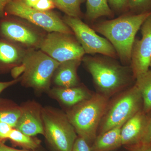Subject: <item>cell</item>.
<instances>
[{"label": "cell", "instance_id": "6da1fadb", "mask_svg": "<svg viewBox=\"0 0 151 151\" xmlns=\"http://www.w3.org/2000/svg\"><path fill=\"white\" fill-rule=\"evenodd\" d=\"M151 12L120 17L106 21L95 27L113 45L121 59L127 62L132 58L135 35Z\"/></svg>", "mask_w": 151, "mask_h": 151}, {"label": "cell", "instance_id": "7a4b0ae2", "mask_svg": "<svg viewBox=\"0 0 151 151\" xmlns=\"http://www.w3.org/2000/svg\"><path fill=\"white\" fill-rule=\"evenodd\" d=\"M108 99L103 94H94L75 105L67 115L76 132L86 142L94 141L98 126L108 107Z\"/></svg>", "mask_w": 151, "mask_h": 151}, {"label": "cell", "instance_id": "3957f363", "mask_svg": "<svg viewBox=\"0 0 151 151\" xmlns=\"http://www.w3.org/2000/svg\"><path fill=\"white\" fill-rule=\"evenodd\" d=\"M142 98L137 87L128 89L117 98L102 119L100 134L113 128L123 125L136 113L140 111Z\"/></svg>", "mask_w": 151, "mask_h": 151}, {"label": "cell", "instance_id": "277c9868", "mask_svg": "<svg viewBox=\"0 0 151 151\" xmlns=\"http://www.w3.org/2000/svg\"><path fill=\"white\" fill-rule=\"evenodd\" d=\"M45 134L58 151H72L76 139V132L67 116L51 111H44Z\"/></svg>", "mask_w": 151, "mask_h": 151}, {"label": "cell", "instance_id": "5b68a950", "mask_svg": "<svg viewBox=\"0 0 151 151\" xmlns=\"http://www.w3.org/2000/svg\"><path fill=\"white\" fill-rule=\"evenodd\" d=\"M9 14L25 19L49 32H59L70 34V28L56 14L41 12L27 5L23 0H12L6 6Z\"/></svg>", "mask_w": 151, "mask_h": 151}, {"label": "cell", "instance_id": "8992f818", "mask_svg": "<svg viewBox=\"0 0 151 151\" xmlns=\"http://www.w3.org/2000/svg\"><path fill=\"white\" fill-rule=\"evenodd\" d=\"M85 60L94 82L104 95L114 93L127 84L126 72L119 65L93 58Z\"/></svg>", "mask_w": 151, "mask_h": 151}, {"label": "cell", "instance_id": "52a82bcc", "mask_svg": "<svg viewBox=\"0 0 151 151\" xmlns=\"http://www.w3.org/2000/svg\"><path fill=\"white\" fill-rule=\"evenodd\" d=\"M38 46L42 51L60 63L81 60L85 53L79 42L70 34L63 33L50 32L40 41Z\"/></svg>", "mask_w": 151, "mask_h": 151}, {"label": "cell", "instance_id": "ba28073f", "mask_svg": "<svg viewBox=\"0 0 151 151\" xmlns=\"http://www.w3.org/2000/svg\"><path fill=\"white\" fill-rule=\"evenodd\" d=\"M23 62L26 66L25 81L29 86L39 89L48 87L52 74L60 64L42 51L28 55Z\"/></svg>", "mask_w": 151, "mask_h": 151}, {"label": "cell", "instance_id": "9c48e42d", "mask_svg": "<svg viewBox=\"0 0 151 151\" xmlns=\"http://www.w3.org/2000/svg\"><path fill=\"white\" fill-rule=\"evenodd\" d=\"M63 22L75 33L85 53H100L112 57L116 56V50L111 42L97 35L78 18L67 16Z\"/></svg>", "mask_w": 151, "mask_h": 151}, {"label": "cell", "instance_id": "30bf717a", "mask_svg": "<svg viewBox=\"0 0 151 151\" xmlns=\"http://www.w3.org/2000/svg\"><path fill=\"white\" fill-rule=\"evenodd\" d=\"M141 27L142 38L134 41L132 48V67L134 73L138 76L149 70L151 58V14Z\"/></svg>", "mask_w": 151, "mask_h": 151}, {"label": "cell", "instance_id": "8fae6325", "mask_svg": "<svg viewBox=\"0 0 151 151\" xmlns=\"http://www.w3.org/2000/svg\"><path fill=\"white\" fill-rule=\"evenodd\" d=\"M0 31L4 36L10 40L27 46L38 45L40 41L35 33L24 26L12 21H3Z\"/></svg>", "mask_w": 151, "mask_h": 151}, {"label": "cell", "instance_id": "7c38bea8", "mask_svg": "<svg viewBox=\"0 0 151 151\" xmlns=\"http://www.w3.org/2000/svg\"><path fill=\"white\" fill-rule=\"evenodd\" d=\"M147 119L139 111L123 124L121 131L122 145L133 146L140 142Z\"/></svg>", "mask_w": 151, "mask_h": 151}, {"label": "cell", "instance_id": "4fadbf2b", "mask_svg": "<svg viewBox=\"0 0 151 151\" xmlns=\"http://www.w3.org/2000/svg\"><path fill=\"white\" fill-rule=\"evenodd\" d=\"M81 60H73L60 63L54 78L58 86L63 88L76 86L78 82L76 71Z\"/></svg>", "mask_w": 151, "mask_h": 151}, {"label": "cell", "instance_id": "5bb4252c", "mask_svg": "<svg viewBox=\"0 0 151 151\" xmlns=\"http://www.w3.org/2000/svg\"><path fill=\"white\" fill-rule=\"evenodd\" d=\"M123 125L100 134L94 140L91 151H111L122 145L121 131Z\"/></svg>", "mask_w": 151, "mask_h": 151}, {"label": "cell", "instance_id": "9a60e30c", "mask_svg": "<svg viewBox=\"0 0 151 151\" xmlns=\"http://www.w3.org/2000/svg\"><path fill=\"white\" fill-rule=\"evenodd\" d=\"M53 92L62 103L68 106H75L92 96L83 88L75 86L55 88Z\"/></svg>", "mask_w": 151, "mask_h": 151}, {"label": "cell", "instance_id": "2e32d148", "mask_svg": "<svg viewBox=\"0 0 151 151\" xmlns=\"http://www.w3.org/2000/svg\"><path fill=\"white\" fill-rule=\"evenodd\" d=\"M17 130L24 134L32 137L41 134H45V130L41 122L31 111L22 112L16 127Z\"/></svg>", "mask_w": 151, "mask_h": 151}, {"label": "cell", "instance_id": "e0dca14e", "mask_svg": "<svg viewBox=\"0 0 151 151\" xmlns=\"http://www.w3.org/2000/svg\"><path fill=\"white\" fill-rule=\"evenodd\" d=\"M22 53L13 44L0 40V64L9 65L17 63L21 59Z\"/></svg>", "mask_w": 151, "mask_h": 151}, {"label": "cell", "instance_id": "ac0fdd59", "mask_svg": "<svg viewBox=\"0 0 151 151\" xmlns=\"http://www.w3.org/2000/svg\"><path fill=\"white\" fill-rule=\"evenodd\" d=\"M136 86L140 92L142 98L143 111L151 110V70L137 76Z\"/></svg>", "mask_w": 151, "mask_h": 151}, {"label": "cell", "instance_id": "d6986e66", "mask_svg": "<svg viewBox=\"0 0 151 151\" xmlns=\"http://www.w3.org/2000/svg\"><path fill=\"white\" fill-rule=\"evenodd\" d=\"M86 13L89 18L94 20L111 15L112 11L107 0H87Z\"/></svg>", "mask_w": 151, "mask_h": 151}, {"label": "cell", "instance_id": "ffe728a7", "mask_svg": "<svg viewBox=\"0 0 151 151\" xmlns=\"http://www.w3.org/2000/svg\"><path fill=\"white\" fill-rule=\"evenodd\" d=\"M55 6L68 16L78 18L81 14V4L84 0H51Z\"/></svg>", "mask_w": 151, "mask_h": 151}, {"label": "cell", "instance_id": "44dd1931", "mask_svg": "<svg viewBox=\"0 0 151 151\" xmlns=\"http://www.w3.org/2000/svg\"><path fill=\"white\" fill-rule=\"evenodd\" d=\"M8 139L30 150L36 149L38 145L37 142L31 137L24 134L17 129H13Z\"/></svg>", "mask_w": 151, "mask_h": 151}, {"label": "cell", "instance_id": "7402d4cb", "mask_svg": "<svg viewBox=\"0 0 151 151\" xmlns=\"http://www.w3.org/2000/svg\"><path fill=\"white\" fill-rule=\"evenodd\" d=\"M22 111L19 109H12L0 111V122L9 124L12 128H15Z\"/></svg>", "mask_w": 151, "mask_h": 151}, {"label": "cell", "instance_id": "603a6c76", "mask_svg": "<svg viewBox=\"0 0 151 151\" xmlns=\"http://www.w3.org/2000/svg\"><path fill=\"white\" fill-rule=\"evenodd\" d=\"M137 145H151V117L147 119L142 136L140 142Z\"/></svg>", "mask_w": 151, "mask_h": 151}, {"label": "cell", "instance_id": "cb8c5ba5", "mask_svg": "<svg viewBox=\"0 0 151 151\" xmlns=\"http://www.w3.org/2000/svg\"><path fill=\"white\" fill-rule=\"evenodd\" d=\"M151 5V0H129V5L130 8L136 10L145 9Z\"/></svg>", "mask_w": 151, "mask_h": 151}, {"label": "cell", "instance_id": "d4e9b609", "mask_svg": "<svg viewBox=\"0 0 151 151\" xmlns=\"http://www.w3.org/2000/svg\"><path fill=\"white\" fill-rule=\"evenodd\" d=\"M55 7L51 0H39L32 8L41 12H47Z\"/></svg>", "mask_w": 151, "mask_h": 151}, {"label": "cell", "instance_id": "484cf974", "mask_svg": "<svg viewBox=\"0 0 151 151\" xmlns=\"http://www.w3.org/2000/svg\"><path fill=\"white\" fill-rule=\"evenodd\" d=\"M72 151H91V150L87 142L80 137L76 140Z\"/></svg>", "mask_w": 151, "mask_h": 151}, {"label": "cell", "instance_id": "4316f807", "mask_svg": "<svg viewBox=\"0 0 151 151\" xmlns=\"http://www.w3.org/2000/svg\"><path fill=\"white\" fill-rule=\"evenodd\" d=\"M13 128L6 123L0 122V139H8Z\"/></svg>", "mask_w": 151, "mask_h": 151}, {"label": "cell", "instance_id": "83f0119b", "mask_svg": "<svg viewBox=\"0 0 151 151\" xmlns=\"http://www.w3.org/2000/svg\"><path fill=\"white\" fill-rule=\"evenodd\" d=\"M113 7L117 10L122 9L129 4V0H108Z\"/></svg>", "mask_w": 151, "mask_h": 151}, {"label": "cell", "instance_id": "f1b7e54d", "mask_svg": "<svg viewBox=\"0 0 151 151\" xmlns=\"http://www.w3.org/2000/svg\"><path fill=\"white\" fill-rule=\"evenodd\" d=\"M26 68V66L25 63L24 62H23L22 65L13 68L11 71L12 76L15 79H17L19 76L23 72H24L25 71Z\"/></svg>", "mask_w": 151, "mask_h": 151}, {"label": "cell", "instance_id": "f546056e", "mask_svg": "<svg viewBox=\"0 0 151 151\" xmlns=\"http://www.w3.org/2000/svg\"><path fill=\"white\" fill-rule=\"evenodd\" d=\"M130 151H151V145H136L127 146Z\"/></svg>", "mask_w": 151, "mask_h": 151}, {"label": "cell", "instance_id": "4dcf8cb0", "mask_svg": "<svg viewBox=\"0 0 151 151\" xmlns=\"http://www.w3.org/2000/svg\"><path fill=\"white\" fill-rule=\"evenodd\" d=\"M18 79H15L14 80L9 81L6 82H1L0 81V94L4 91V90L9 87L13 84H15L18 80Z\"/></svg>", "mask_w": 151, "mask_h": 151}, {"label": "cell", "instance_id": "1f68e13d", "mask_svg": "<svg viewBox=\"0 0 151 151\" xmlns=\"http://www.w3.org/2000/svg\"><path fill=\"white\" fill-rule=\"evenodd\" d=\"M12 0H0V17H2L6 6Z\"/></svg>", "mask_w": 151, "mask_h": 151}, {"label": "cell", "instance_id": "d6a6232c", "mask_svg": "<svg viewBox=\"0 0 151 151\" xmlns=\"http://www.w3.org/2000/svg\"><path fill=\"white\" fill-rule=\"evenodd\" d=\"M0 151H24L13 148L6 145L0 140Z\"/></svg>", "mask_w": 151, "mask_h": 151}, {"label": "cell", "instance_id": "836d02e7", "mask_svg": "<svg viewBox=\"0 0 151 151\" xmlns=\"http://www.w3.org/2000/svg\"><path fill=\"white\" fill-rule=\"evenodd\" d=\"M25 4L29 6L32 7L39 0H23Z\"/></svg>", "mask_w": 151, "mask_h": 151}, {"label": "cell", "instance_id": "e575fe53", "mask_svg": "<svg viewBox=\"0 0 151 151\" xmlns=\"http://www.w3.org/2000/svg\"><path fill=\"white\" fill-rule=\"evenodd\" d=\"M150 67L151 68V58L150 60Z\"/></svg>", "mask_w": 151, "mask_h": 151}]
</instances>
